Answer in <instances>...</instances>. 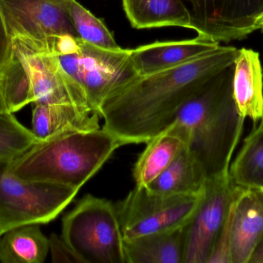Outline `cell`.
I'll use <instances>...</instances> for the list:
<instances>
[{
  "label": "cell",
  "instance_id": "cb8c5ba5",
  "mask_svg": "<svg viewBox=\"0 0 263 263\" xmlns=\"http://www.w3.org/2000/svg\"><path fill=\"white\" fill-rule=\"evenodd\" d=\"M37 142L12 113L0 112V162L13 160Z\"/></svg>",
  "mask_w": 263,
  "mask_h": 263
},
{
  "label": "cell",
  "instance_id": "5b68a950",
  "mask_svg": "<svg viewBox=\"0 0 263 263\" xmlns=\"http://www.w3.org/2000/svg\"><path fill=\"white\" fill-rule=\"evenodd\" d=\"M131 54L129 49H103L79 37L74 50L57 57L63 72L82 90L92 111L100 114L108 96L138 75Z\"/></svg>",
  "mask_w": 263,
  "mask_h": 263
},
{
  "label": "cell",
  "instance_id": "7a4b0ae2",
  "mask_svg": "<svg viewBox=\"0 0 263 263\" xmlns=\"http://www.w3.org/2000/svg\"><path fill=\"white\" fill-rule=\"evenodd\" d=\"M234 64L212 77L179 111L174 122L183 128L187 148L207 179L229 174L246 119L233 97Z\"/></svg>",
  "mask_w": 263,
  "mask_h": 263
},
{
  "label": "cell",
  "instance_id": "e0dca14e",
  "mask_svg": "<svg viewBox=\"0 0 263 263\" xmlns=\"http://www.w3.org/2000/svg\"><path fill=\"white\" fill-rule=\"evenodd\" d=\"M122 6L134 29H192L190 14L181 0H122Z\"/></svg>",
  "mask_w": 263,
  "mask_h": 263
},
{
  "label": "cell",
  "instance_id": "52a82bcc",
  "mask_svg": "<svg viewBox=\"0 0 263 263\" xmlns=\"http://www.w3.org/2000/svg\"><path fill=\"white\" fill-rule=\"evenodd\" d=\"M203 192L194 196L160 194L146 187L136 186L115 205L124 239L183 228L199 206Z\"/></svg>",
  "mask_w": 263,
  "mask_h": 263
},
{
  "label": "cell",
  "instance_id": "277c9868",
  "mask_svg": "<svg viewBox=\"0 0 263 263\" xmlns=\"http://www.w3.org/2000/svg\"><path fill=\"white\" fill-rule=\"evenodd\" d=\"M62 238L83 263H126L116 205L86 195L63 217Z\"/></svg>",
  "mask_w": 263,
  "mask_h": 263
},
{
  "label": "cell",
  "instance_id": "6da1fadb",
  "mask_svg": "<svg viewBox=\"0 0 263 263\" xmlns=\"http://www.w3.org/2000/svg\"><path fill=\"white\" fill-rule=\"evenodd\" d=\"M238 51L236 46L219 44L177 66L136 76L103 102V128L126 145L147 143L176 120L212 77L234 64Z\"/></svg>",
  "mask_w": 263,
  "mask_h": 263
},
{
  "label": "cell",
  "instance_id": "3957f363",
  "mask_svg": "<svg viewBox=\"0 0 263 263\" xmlns=\"http://www.w3.org/2000/svg\"><path fill=\"white\" fill-rule=\"evenodd\" d=\"M124 145L103 128L62 133L35 142L9 162V171L23 180L59 184L80 190Z\"/></svg>",
  "mask_w": 263,
  "mask_h": 263
},
{
  "label": "cell",
  "instance_id": "d6986e66",
  "mask_svg": "<svg viewBox=\"0 0 263 263\" xmlns=\"http://www.w3.org/2000/svg\"><path fill=\"white\" fill-rule=\"evenodd\" d=\"M185 227L124 239L126 263H182Z\"/></svg>",
  "mask_w": 263,
  "mask_h": 263
},
{
  "label": "cell",
  "instance_id": "44dd1931",
  "mask_svg": "<svg viewBox=\"0 0 263 263\" xmlns=\"http://www.w3.org/2000/svg\"><path fill=\"white\" fill-rule=\"evenodd\" d=\"M229 173L237 186L263 191L262 122L245 139Z\"/></svg>",
  "mask_w": 263,
  "mask_h": 263
},
{
  "label": "cell",
  "instance_id": "7c38bea8",
  "mask_svg": "<svg viewBox=\"0 0 263 263\" xmlns=\"http://www.w3.org/2000/svg\"><path fill=\"white\" fill-rule=\"evenodd\" d=\"M262 239L263 191L239 187L232 205V263H250Z\"/></svg>",
  "mask_w": 263,
  "mask_h": 263
},
{
  "label": "cell",
  "instance_id": "4316f807",
  "mask_svg": "<svg viewBox=\"0 0 263 263\" xmlns=\"http://www.w3.org/2000/svg\"><path fill=\"white\" fill-rule=\"evenodd\" d=\"M250 263H263V239L258 248L256 249Z\"/></svg>",
  "mask_w": 263,
  "mask_h": 263
},
{
  "label": "cell",
  "instance_id": "484cf974",
  "mask_svg": "<svg viewBox=\"0 0 263 263\" xmlns=\"http://www.w3.org/2000/svg\"><path fill=\"white\" fill-rule=\"evenodd\" d=\"M12 52V42L8 34L4 17L0 6V74L10 58Z\"/></svg>",
  "mask_w": 263,
  "mask_h": 263
},
{
  "label": "cell",
  "instance_id": "d4e9b609",
  "mask_svg": "<svg viewBox=\"0 0 263 263\" xmlns=\"http://www.w3.org/2000/svg\"><path fill=\"white\" fill-rule=\"evenodd\" d=\"M49 245L52 262L83 263L62 236L55 233L51 234Z\"/></svg>",
  "mask_w": 263,
  "mask_h": 263
},
{
  "label": "cell",
  "instance_id": "30bf717a",
  "mask_svg": "<svg viewBox=\"0 0 263 263\" xmlns=\"http://www.w3.org/2000/svg\"><path fill=\"white\" fill-rule=\"evenodd\" d=\"M239 186L230 173L207 179L203 196L185 226L182 263H208Z\"/></svg>",
  "mask_w": 263,
  "mask_h": 263
},
{
  "label": "cell",
  "instance_id": "5bb4252c",
  "mask_svg": "<svg viewBox=\"0 0 263 263\" xmlns=\"http://www.w3.org/2000/svg\"><path fill=\"white\" fill-rule=\"evenodd\" d=\"M233 97L239 114L256 125L263 117V69L260 55L249 48L239 49L234 61Z\"/></svg>",
  "mask_w": 263,
  "mask_h": 263
},
{
  "label": "cell",
  "instance_id": "83f0119b",
  "mask_svg": "<svg viewBox=\"0 0 263 263\" xmlns=\"http://www.w3.org/2000/svg\"><path fill=\"white\" fill-rule=\"evenodd\" d=\"M3 111H6V108H5L4 103H3V99H2L1 95H0V112H3Z\"/></svg>",
  "mask_w": 263,
  "mask_h": 263
},
{
  "label": "cell",
  "instance_id": "f1b7e54d",
  "mask_svg": "<svg viewBox=\"0 0 263 263\" xmlns=\"http://www.w3.org/2000/svg\"><path fill=\"white\" fill-rule=\"evenodd\" d=\"M2 235H3V233H2L1 230H0V237H1Z\"/></svg>",
  "mask_w": 263,
  "mask_h": 263
},
{
  "label": "cell",
  "instance_id": "603a6c76",
  "mask_svg": "<svg viewBox=\"0 0 263 263\" xmlns=\"http://www.w3.org/2000/svg\"><path fill=\"white\" fill-rule=\"evenodd\" d=\"M69 12L76 32L82 40L103 49H121L104 21L93 15L77 0H69Z\"/></svg>",
  "mask_w": 263,
  "mask_h": 263
},
{
  "label": "cell",
  "instance_id": "9c48e42d",
  "mask_svg": "<svg viewBox=\"0 0 263 263\" xmlns=\"http://www.w3.org/2000/svg\"><path fill=\"white\" fill-rule=\"evenodd\" d=\"M193 30L214 43H229L263 33V0H181Z\"/></svg>",
  "mask_w": 263,
  "mask_h": 263
},
{
  "label": "cell",
  "instance_id": "9a60e30c",
  "mask_svg": "<svg viewBox=\"0 0 263 263\" xmlns=\"http://www.w3.org/2000/svg\"><path fill=\"white\" fill-rule=\"evenodd\" d=\"M98 113L72 104H34L32 132L38 142L69 131H90L101 128Z\"/></svg>",
  "mask_w": 263,
  "mask_h": 263
},
{
  "label": "cell",
  "instance_id": "8992f818",
  "mask_svg": "<svg viewBox=\"0 0 263 263\" xmlns=\"http://www.w3.org/2000/svg\"><path fill=\"white\" fill-rule=\"evenodd\" d=\"M0 162V230L26 224H47L58 217L79 190L49 182L23 180Z\"/></svg>",
  "mask_w": 263,
  "mask_h": 263
},
{
  "label": "cell",
  "instance_id": "ffe728a7",
  "mask_svg": "<svg viewBox=\"0 0 263 263\" xmlns=\"http://www.w3.org/2000/svg\"><path fill=\"white\" fill-rule=\"evenodd\" d=\"M49 252V238L43 234L40 224L14 227L0 237L2 263H43Z\"/></svg>",
  "mask_w": 263,
  "mask_h": 263
},
{
  "label": "cell",
  "instance_id": "f546056e",
  "mask_svg": "<svg viewBox=\"0 0 263 263\" xmlns=\"http://www.w3.org/2000/svg\"><path fill=\"white\" fill-rule=\"evenodd\" d=\"M260 122H262V123H263V117H262V120H260Z\"/></svg>",
  "mask_w": 263,
  "mask_h": 263
},
{
  "label": "cell",
  "instance_id": "4fadbf2b",
  "mask_svg": "<svg viewBox=\"0 0 263 263\" xmlns=\"http://www.w3.org/2000/svg\"><path fill=\"white\" fill-rule=\"evenodd\" d=\"M218 45L199 36L191 40L156 41L132 49V62L138 75H146L185 63Z\"/></svg>",
  "mask_w": 263,
  "mask_h": 263
},
{
  "label": "cell",
  "instance_id": "ba28073f",
  "mask_svg": "<svg viewBox=\"0 0 263 263\" xmlns=\"http://www.w3.org/2000/svg\"><path fill=\"white\" fill-rule=\"evenodd\" d=\"M69 4V0H0L11 40L36 52L54 54L59 37H79Z\"/></svg>",
  "mask_w": 263,
  "mask_h": 263
},
{
  "label": "cell",
  "instance_id": "ac0fdd59",
  "mask_svg": "<svg viewBox=\"0 0 263 263\" xmlns=\"http://www.w3.org/2000/svg\"><path fill=\"white\" fill-rule=\"evenodd\" d=\"M206 181L202 165L186 146L146 188L160 194L194 196L203 192Z\"/></svg>",
  "mask_w": 263,
  "mask_h": 263
},
{
  "label": "cell",
  "instance_id": "8fae6325",
  "mask_svg": "<svg viewBox=\"0 0 263 263\" xmlns=\"http://www.w3.org/2000/svg\"><path fill=\"white\" fill-rule=\"evenodd\" d=\"M12 48L27 69L31 103H66L92 111L82 90L63 72L57 54L36 52L18 41H12Z\"/></svg>",
  "mask_w": 263,
  "mask_h": 263
},
{
  "label": "cell",
  "instance_id": "2e32d148",
  "mask_svg": "<svg viewBox=\"0 0 263 263\" xmlns=\"http://www.w3.org/2000/svg\"><path fill=\"white\" fill-rule=\"evenodd\" d=\"M133 168L136 186L147 187L187 146L185 131L173 122L168 128L147 142Z\"/></svg>",
  "mask_w": 263,
  "mask_h": 263
},
{
  "label": "cell",
  "instance_id": "7402d4cb",
  "mask_svg": "<svg viewBox=\"0 0 263 263\" xmlns=\"http://www.w3.org/2000/svg\"><path fill=\"white\" fill-rule=\"evenodd\" d=\"M0 95L8 112L31 103L30 80L26 65L12 48L10 58L0 74Z\"/></svg>",
  "mask_w": 263,
  "mask_h": 263
}]
</instances>
